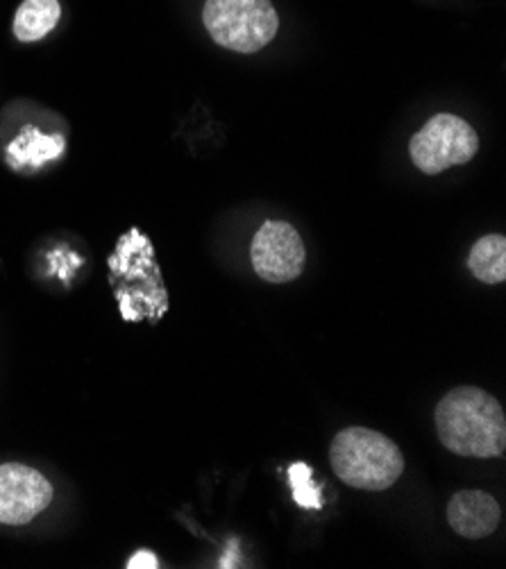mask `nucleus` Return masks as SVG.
I'll use <instances>...</instances> for the list:
<instances>
[{"label": "nucleus", "mask_w": 506, "mask_h": 569, "mask_svg": "<svg viewBox=\"0 0 506 569\" xmlns=\"http://www.w3.org/2000/svg\"><path fill=\"white\" fill-rule=\"evenodd\" d=\"M436 431L443 447L457 457L495 459L506 449L504 409L475 386H459L443 397L436 407Z\"/></svg>", "instance_id": "nucleus-1"}, {"label": "nucleus", "mask_w": 506, "mask_h": 569, "mask_svg": "<svg viewBox=\"0 0 506 569\" xmlns=\"http://www.w3.org/2000/svg\"><path fill=\"white\" fill-rule=\"evenodd\" d=\"M329 461L334 475L344 483L368 492L390 488L405 472L400 447L366 427H350L336 433L329 447Z\"/></svg>", "instance_id": "nucleus-2"}, {"label": "nucleus", "mask_w": 506, "mask_h": 569, "mask_svg": "<svg viewBox=\"0 0 506 569\" xmlns=\"http://www.w3.org/2000/svg\"><path fill=\"white\" fill-rule=\"evenodd\" d=\"M202 23L220 48L241 54L259 52L279 30L270 0H205Z\"/></svg>", "instance_id": "nucleus-3"}, {"label": "nucleus", "mask_w": 506, "mask_h": 569, "mask_svg": "<svg viewBox=\"0 0 506 569\" xmlns=\"http://www.w3.org/2000/svg\"><path fill=\"white\" fill-rule=\"evenodd\" d=\"M479 137L475 128L457 113H436L409 141L414 166L425 176H438L453 166L475 159Z\"/></svg>", "instance_id": "nucleus-4"}, {"label": "nucleus", "mask_w": 506, "mask_h": 569, "mask_svg": "<svg viewBox=\"0 0 506 569\" xmlns=\"http://www.w3.org/2000/svg\"><path fill=\"white\" fill-rule=\"evenodd\" d=\"M255 272L270 283H287L302 274L307 250L294 224L266 220L250 246Z\"/></svg>", "instance_id": "nucleus-5"}, {"label": "nucleus", "mask_w": 506, "mask_h": 569, "mask_svg": "<svg viewBox=\"0 0 506 569\" xmlns=\"http://www.w3.org/2000/svg\"><path fill=\"white\" fill-rule=\"evenodd\" d=\"M52 483L23 463H0V525L23 527L52 501Z\"/></svg>", "instance_id": "nucleus-6"}, {"label": "nucleus", "mask_w": 506, "mask_h": 569, "mask_svg": "<svg viewBox=\"0 0 506 569\" xmlns=\"http://www.w3.org/2000/svg\"><path fill=\"white\" fill-rule=\"evenodd\" d=\"M502 520L499 503L482 490H462L447 503V522L462 538L482 540L490 536Z\"/></svg>", "instance_id": "nucleus-7"}, {"label": "nucleus", "mask_w": 506, "mask_h": 569, "mask_svg": "<svg viewBox=\"0 0 506 569\" xmlns=\"http://www.w3.org/2000/svg\"><path fill=\"white\" fill-rule=\"evenodd\" d=\"M62 19L60 0H23L17 8L12 30L23 43H34L48 37Z\"/></svg>", "instance_id": "nucleus-8"}, {"label": "nucleus", "mask_w": 506, "mask_h": 569, "mask_svg": "<svg viewBox=\"0 0 506 569\" xmlns=\"http://www.w3.org/2000/svg\"><path fill=\"white\" fill-rule=\"evenodd\" d=\"M468 268L484 283H502L506 279V239L502 234L482 237L470 250Z\"/></svg>", "instance_id": "nucleus-9"}, {"label": "nucleus", "mask_w": 506, "mask_h": 569, "mask_svg": "<svg viewBox=\"0 0 506 569\" xmlns=\"http://www.w3.org/2000/svg\"><path fill=\"white\" fill-rule=\"evenodd\" d=\"M311 475L314 472L307 463H296L289 470V481L294 488L296 503L302 508H309V510H318L323 506V499H320V490L311 481Z\"/></svg>", "instance_id": "nucleus-10"}, {"label": "nucleus", "mask_w": 506, "mask_h": 569, "mask_svg": "<svg viewBox=\"0 0 506 569\" xmlns=\"http://www.w3.org/2000/svg\"><path fill=\"white\" fill-rule=\"evenodd\" d=\"M128 567H130V569H137V567H150V569H155V567H157V558H155L152 553H148V551H139V553H135V556L128 560Z\"/></svg>", "instance_id": "nucleus-11"}]
</instances>
